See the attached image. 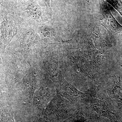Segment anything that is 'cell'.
Masks as SVG:
<instances>
[{"mask_svg":"<svg viewBox=\"0 0 122 122\" xmlns=\"http://www.w3.org/2000/svg\"><path fill=\"white\" fill-rule=\"evenodd\" d=\"M99 18L100 23L111 35L122 41V26L116 20L111 11L109 4L104 0H100Z\"/></svg>","mask_w":122,"mask_h":122,"instance_id":"6da1fadb","label":"cell"},{"mask_svg":"<svg viewBox=\"0 0 122 122\" xmlns=\"http://www.w3.org/2000/svg\"><path fill=\"white\" fill-rule=\"evenodd\" d=\"M114 96L116 101L120 102L122 106V86L121 85L120 78H118L115 82L114 87Z\"/></svg>","mask_w":122,"mask_h":122,"instance_id":"7a4b0ae2","label":"cell"},{"mask_svg":"<svg viewBox=\"0 0 122 122\" xmlns=\"http://www.w3.org/2000/svg\"><path fill=\"white\" fill-rule=\"evenodd\" d=\"M120 13L122 16V1L121 0H105Z\"/></svg>","mask_w":122,"mask_h":122,"instance_id":"3957f363","label":"cell"},{"mask_svg":"<svg viewBox=\"0 0 122 122\" xmlns=\"http://www.w3.org/2000/svg\"><path fill=\"white\" fill-rule=\"evenodd\" d=\"M42 2H44L45 5L46 10L47 13L49 15H51L52 13V11L51 7L50 4V0H41Z\"/></svg>","mask_w":122,"mask_h":122,"instance_id":"277c9868","label":"cell"}]
</instances>
